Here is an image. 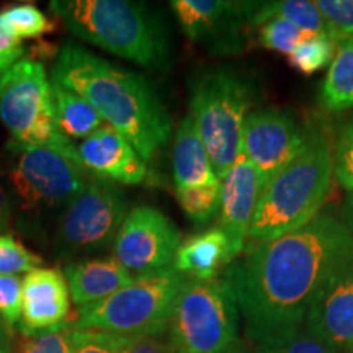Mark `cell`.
Listing matches in <instances>:
<instances>
[{"label":"cell","instance_id":"obj_1","mask_svg":"<svg viewBox=\"0 0 353 353\" xmlns=\"http://www.w3.org/2000/svg\"><path fill=\"white\" fill-rule=\"evenodd\" d=\"M352 262L353 237L343 221L319 213L280 239L257 242L228 265L223 281L255 345L303 325L322 286Z\"/></svg>","mask_w":353,"mask_h":353},{"label":"cell","instance_id":"obj_2","mask_svg":"<svg viewBox=\"0 0 353 353\" xmlns=\"http://www.w3.org/2000/svg\"><path fill=\"white\" fill-rule=\"evenodd\" d=\"M51 81L83 97L108 126L130 141L145 164L170 138L172 118L148 79L81 44L68 41L59 48Z\"/></svg>","mask_w":353,"mask_h":353},{"label":"cell","instance_id":"obj_3","mask_svg":"<svg viewBox=\"0 0 353 353\" xmlns=\"http://www.w3.org/2000/svg\"><path fill=\"white\" fill-rule=\"evenodd\" d=\"M50 10L74 37L141 68L164 69L170 41L152 8L130 0H52Z\"/></svg>","mask_w":353,"mask_h":353},{"label":"cell","instance_id":"obj_4","mask_svg":"<svg viewBox=\"0 0 353 353\" xmlns=\"http://www.w3.org/2000/svg\"><path fill=\"white\" fill-rule=\"evenodd\" d=\"M332 176L334 144L325 132L309 128L301 151L260 193L249 239H280L314 219L321 213Z\"/></svg>","mask_w":353,"mask_h":353},{"label":"cell","instance_id":"obj_5","mask_svg":"<svg viewBox=\"0 0 353 353\" xmlns=\"http://www.w3.org/2000/svg\"><path fill=\"white\" fill-rule=\"evenodd\" d=\"M2 174L20 214L38 228L39 221L64 213L90 179V174L64 154L8 141Z\"/></svg>","mask_w":353,"mask_h":353},{"label":"cell","instance_id":"obj_6","mask_svg":"<svg viewBox=\"0 0 353 353\" xmlns=\"http://www.w3.org/2000/svg\"><path fill=\"white\" fill-rule=\"evenodd\" d=\"M190 90V114L221 179L242 152L252 85L231 68H213L201 72Z\"/></svg>","mask_w":353,"mask_h":353},{"label":"cell","instance_id":"obj_7","mask_svg":"<svg viewBox=\"0 0 353 353\" xmlns=\"http://www.w3.org/2000/svg\"><path fill=\"white\" fill-rule=\"evenodd\" d=\"M185 276L174 267L136 275L120 291L79 309L74 327L101 330L123 337H139L169 329Z\"/></svg>","mask_w":353,"mask_h":353},{"label":"cell","instance_id":"obj_8","mask_svg":"<svg viewBox=\"0 0 353 353\" xmlns=\"http://www.w3.org/2000/svg\"><path fill=\"white\" fill-rule=\"evenodd\" d=\"M0 121L17 143L54 149L81 164L77 145L57 128L51 81L41 61L23 59L0 76Z\"/></svg>","mask_w":353,"mask_h":353},{"label":"cell","instance_id":"obj_9","mask_svg":"<svg viewBox=\"0 0 353 353\" xmlns=\"http://www.w3.org/2000/svg\"><path fill=\"white\" fill-rule=\"evenodd\" d=\"M237 311L223 280L185 278L169 332L176 353H229L242 347Z\"/></svg>","mask_w":353,"mask_h":353},{"label":"cell","instance_id":"obj_10","mask_svg":"<svg viewBox=\"0 0 353 353\" xmlns=\"http://www.w3.org/2000/svg\"><path fill=\"white\" fill-rule=\"evenodd\" d=\"M128 201L114 182L90 175L82 192L61 214L54 237L59 259H74L113 245L128 216Z\"/></svg>","mask_w":353,"mask_h":353},{"label":"cell","instance_id":"obj_11","mask_svg":"<svg viewBox=\"0 0 353 353\" xmlns=\"http://www.w3.org/2000/svg\"><path fill=\"white\" fill-rule=\"evenodd\" d=\"M182 245L180 231L164 213L152 206H136L123 221L113 242V259L128 272L148 275L174 265Z\"/></svg>","mask_w":353,"mask_h":353},{"label":"cell","instance_id":"obj_12","mask_svg":"<svg viewBox=\"0 0 353 353\" xmlns=\"http://www.w3.org/2000/svg\"><path fill=\"white\" fill-rule=\"evenodd\" d=\"M306 131L290 112L263 108L249 113L242 131V154L257 172L262 190L301 151Z\"/></svg>","mask_w":353,"mask_h":353},{"label":"cell","instance_id":"obj_13","mask_svg":"<svg viewBox=\"0 0 353 353\" xmlns=\"http://www.w3.org/2000/svg\"><path fill=\"white\" fill-rule=\"evenodd\" d=\"M304 325L339 353H353V262L322 286Z\"/></svg>","mask_w":353,"mask_h":353},{"label":"cell","instance_id":"obj_14","mask_svg":"<svg viewBox=\"0 0 353 353\" xmlns=\"http://www.w3.org/2000/svg\"><path fill=\"white\" fill-rule=\"evenodd\" d=\"M219 229L228 236L234 259L244 250L249 237L257 203L262 193V183L257 172L244 154L234 161L226 174L219 179Z\"/></svg>","mask_w":353,"mask_h":353},{"label":"cell","instance_id":"obj_15","mask_svg":"<svg viewBox=\"0 0 353 353\" xmlns=\"http://www.w3.org/2000/svg\"><path fill=\"white\" fill-rule=\"evenodd\" d=\"M70 294L64 273L39 267L23 278V301L19 327L25 335L68 327Z\"/></svg>","mask_w":353,"mask_h":353},{"label":"cell","instance_id":"obj_16","mask_svg":"<svg viewBox=\"0 0 353 353\" xmlns=\"http://www.w3.org/2000/svg\"><path fill=\"white\" fill-rule=\"evenodd\" d=\"M77 152L83 169L94 176L123 185H139L148 179V164L130 141L108 125L83 139Z\"/></svg>","mask_w":353,"mask_h":353},{"label":"cell","instance_id":"obj_17","mask_svg":"<svg viewBox=\"0 0 353 353\" xmlns=\"http://www.w3.org/2000/svg\"><path fill=\"white\" fill-rule=\"evenodd\" d=\"M70 299L79 306L99 303L125 288L136 275L128 272L117 259H83L64 267Z\"/></svg>","mask_w":353,"mask_h":353},{"label":"cell","instance_id":"obj_18","mask_svg":"<svg viewBox=\"0 0 353 353\" xmlns=\"http://www.w3.org/2000/svg\"><path fill=\"white\" fill-rule=\"evenodd\" d=\"M228 236L223 229L213 228L182 242L176 250L174 265L180 275L195 280H214L221 270L234 262Z\"/></svg>","mask_w":353,"mask_h":353},{"label":"cell","instance_id":"obj_19","mask_svg":"<svg viewBox=\"0 0 353 353\" xmlns=\"http://www.w3.org/2000/svg\"><path fill=\"white\" fill-rule=\"evenodd\" d=\"M172 10L192 41L214 38L228 25L249 15L252 3L224 0H172Z\"/></svg>","mask_w":353,"mask_h":353},{"label":"cell","instance_id":"obj_20","mask_svg":"<svg viewBox=\"0 0 353 353\" xmlns=\"http://www.w3.org/2000/svg\"><path fill=\"white\" fill-rule=\"evenodd\" d=\"M172 161H174V182L176 188L200 187L219 180L190 113L176 128Z\"/></svg>","mask_w":353,"mask_h":353},{"label":"cell","instance_id":"obj_21","mask_svg":"<svg viewBox=\"0 0 353 353\" xmlns=\"http://www.w3.org/2000/svg\"><path fill=\"white\" fill-rule=\"evenodd\" d=\"M52 105H54L56 123L61 134L72 141L87 139L97 130L107 125L101 114L88 101L70 90L63 83L51 81Z\"/></svg>","mask_w":353,"mask_h":353},{"label":"cell","instance_id":"obj_22","mask_svg":"<svg viewBox=\"0 0 353 353\" xmlns=\"http://www.w3.org/2000/svg\"><path fill=\"white\" fill-rule=\"evenodd\" d=\"M250 21L254 25H263L268 20H285L290 21L296 28L306 33L307 37H327L329 30L324 17L316 2L309 0H280V2H263L254 7Z\"/></svg>","mask_w":353,"mask_h":353},{"label":"cell","instance_id":"obj_23","mask_svg":"<svg viewBox=\"0 0 353 353\" xmlns=\"http://www.w3.org/2000/svg\"><path fill=\"white\" fill-rule=\"evenodd\" d=\"M337 44L319 94L321 107L329 113L353 108V39Z\"/></svg>","mask_w":353,"mask_h":353},{"label":"cell","instance_id":"obj_24","mask_svg":"<svg viewBox=\"0 0 353 353\" xmlns=\"http://www.w3.org/2000/svg\"><path fill=\"white\" fill-rule=\"evenodd\" d=\"M254 353H339L321 341L306 325L286 330L254 345Z\"/></svg>","mask_w":353,"mask_h":353},{"label":"cell","instance_id":"obj_25","mask_svg":"<svg viewBox=\"0 0 353 353\" xmlns=\"http://www.w3.org/2000/svg\"><path fill=\"white\" fill-rule=\"evenodd\" d=\"M0 17L20 39L39 38L56 30L54 21L32 3H19V6L7 7L6 10L0 12Z\"/></svg>","mask_w":353,"mask_h":353},{"label":"cell","instance_id":"obj_26","mask_svg":"<svg viewBox=\"0 0 353 353\" xmlns=\"http://www.w3.org/2000/svg\"><path fill=\"white\" fill-rule=\"evenodd\" d=\"M176 200L190 219L196 223H208L219 213L221 182L200 185V187L176 188Z\"/></svg>","mask_w":353,"mask_h":353},{"label":"cell","instance_id":"obj_27","mask_svg":"<svg viewBox=\"0 0 353 353\" xmlns=\"http://www.w3.org/2000/svg\"><path fill=\"white\" fill-rule=\"evenodd\" d=\"M335 54V43L327 37H309L290 54V64L299 72L314 74L330 65Z\"/></svg>","mask_w":353,"mask_h":353},{"label":"cell","instance_id":"obj_28","mask_svg":"<svg viewBox=\"0 0 353 353\" xmlns=\"http://www.w3.org/2000/svg\"><path fill=\"white\" fill-rule=\"evenodd\" d=\"M43 267V259L20 244L10 234H0V276L30 273Z\"/></svg>","mask_w":353,"mask_h":353},{"label":"cell","instance_id":"obj_29","mask_svg":"<svg viewBox=\"0 0 353 353\" xmlns=\"http://www.w3.org/2000/svg\"><path fill=\"white\" fill-rule=\"evenodd\" d=\"M316 3L334 43L353 39V0H319Z\"/></svg>","mask_w":353,"mask_h":353},{"label":"cell","instance_id":"obj_30","mask_svg":"<svg viewBox=\"0 0 353 353\" xmlns=\"http://www.w3.org/2000/svg\"><path fill=\"white\" fill-rule=\"evenodd\" d=\"M309 38L306 33L285 20H268L260 28V44L267 50L291 54L294 48Z\"/></svg>","mask_w":353,"mask_h":353},{"label":"cell","instance_id":"obj_31","mask_svg":"<svg viewBox=\"0 0 353 353\" xmlns=\"http://www.w3.org/2000/svg\"><path fill=\"white\" fill-rule=\"evenodd\" d=\"M23 301V278L19 275L0 276V321L8 330L20 324Z\"/></svg>","mask_w":353,"mask_h":353},{"label":"cell","instance_id":"obj_32","mask_svg":"<svg viewBox=\"0 0 353 353\" xmlns=\"http://www.w3.org/2000/svg\"><path fill=\"white\" fill-rule=\"evenodd\" d=\"M123 339H125L123 335L101 332V330L70 327L72 353H118Z\"/></svg>","mask_w":353,"mask_h":353},{"label":"cell","instance_id":"obj_33","mask_svg":"<svg viewBox=\"0 0 353 353\" xmlns=\"http://www.w3.org/2000/svg\"><path fill=\"white\" fill-rule=\"evenodd\" d=\"M334 175L353 193V121L342 128L334 143Z\"/></svg>","mask_w":353,"mask_h":353},{"label":"cell","instance_id":"obj_34","mask_svg":"<svg viewBox=\"0 0 353 353\" xmlns=\"http://www.w3.org/2000/svg\"><path fill=\"white\" fill-rule=\"evenodd\" d=\"M19 353H72L70 327L28 334L21 342Z\"/></svg>","mask_w":353,"mask_h":353},{"label":"cell","instance_id":"obj_35","mask_svg":"<svg viewBox=\"0 0 353 353\" xmlns=\"http://www.w3.org/2000/svg\"><path fill=\"white\" fill-rule=\"evenodd\" d=\"M118 353H176L169 329L164 332L125 337Z\"/></svg>","mask_w":353,"mask_h":353},{"label":"cell","instance_id":"obj_36","mask_svg":"<svg viewBox=\"0 0 353 353\" xmlns=\"http://www.w3.org/2000/svg\"><path fill=\"white\" fill-rule=\"evenodd\" d=\"M26 48L21 39L12 32L0 17V76L23 61Z\"/></svg>","mask_w":353,"mask_h":353},{"label":"cell","instance_id":"obj_37","mask_svg":"<svg viewBox=\"0 0 353 353\" xmlns=\"http://www.w3.org/2000/svg\"><path fill=\"white\" fill-rule=\"evenodd\" d=\"M13 203L10 193L0 183V234H6L12 226Z\"/></svg>","mask_w":353,"mask_h":353},{"label":"cell","instance_id":"obj_38","mask_svg":"<svg viewBox=\"0 0 353 353\" xmlns=\"http://www.w3.org/2000/svg\"><path fill=\"white\" fill-rule=\"evenodd\" d=\"M342 214H343V224H345L348 232L352 234L353 237V193L348 192L347 196H345V203H343V210H342Z\"/></svg>","mask_w":353,"mask_h":353},{"label":"cell","instance_id":"obj_39","mask_svg":"<svg viewBox=\"0 0 353 353\" xmlns=\"http://www.w3.org/2000/svg\"><path fill=\"white\" fill-rule=\"evenodd\" d=\"M10 350V330L0 321V352Z\"/></svg>","mask_w":353,"mask_h":353},{"label":"cell","instance_id":"obj_40","mask_svg":"<svg viewBox=\"0 0 353 353\" xmlns=\"http://www.w3.org/2000/svg\"><path fill=\"white\" fill-rule=\"evenodd\" d=\"M229 353H245V352L242 350V347H239V348H236V350H232V352H229Z\"/></svg>","mask_w":353,"mask_h":353},{"label":"cell","instance_id":"obj_41","mask_svg":"<svg viewBox=\"0 0 353 353\" xmlns=\"http://www.w3.org/2000/svg\"><path fill=\"white\" fill-rule=\"evenodd\" d=\"M0 353H6V352H0Z\"/></svg>","mask_w":353,"mask_h":353},{"label":"cell","instance_id":"obj_42","mask_svg":"<svg viewBox=\"0 0 353 353\" xmlns=\"http://www.w3.org/2000/svg\"><path fill=\"white\" fill-rule=\"evenodd\" d=\"M352 121H353V120H352Z\"/></svg>","mask_w":353,"mask_h":353}]
</instances>
